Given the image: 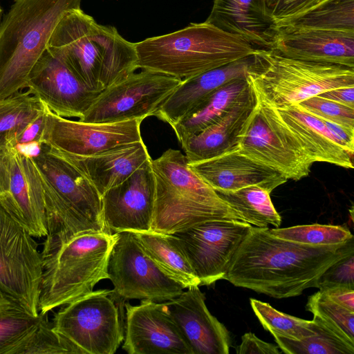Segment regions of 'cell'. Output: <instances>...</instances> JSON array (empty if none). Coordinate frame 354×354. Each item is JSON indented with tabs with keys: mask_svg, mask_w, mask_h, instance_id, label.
Masks as SVG:
<instances>
[{
	"mask_svg": "<svg viewBox=\"0 0 354 354\" xmlns=\"http://www.w3.org/2000/svg\"><path fill=\"white\" fill-rule=\"evenodd\" d=\"M156 198L151 231L173 234L213 220L246 222L189 166L179 150L151 159Z\"/></svg>",
	"mask_w": 354,
	"mask_h": 354,
	"instance_id": "cell-5",
	"label": "cell"
},
{
	"mask_svg": "<svg viewBox=\"0 0 354 354\" xmlns=\"http://www.w3.org/2000/svg\"><path fill=\"white\" fill-rule=\"evenodd\" d=\"M30 157L39 172L46 214L48 234L44 247L84 233L108 232L101 196L75 165L44 144Z\"/></svg>",
	"mask_w": 354,
	"mask_h": 354,
	"instance_id": "cell-3",
	"label": "cell"
},
{
	"mask_svg": "<svg viewBox=\"0 0 354 354\" xmlns=\"http://www.w3.org/2000/svg\"><path fill=\"white\" fill-rule=\"evenodd\" d=\"M252 86L256 103L241 129L238 151L287 180L307 176L313 162L277 109Z\"/></svg>",
	"mask_w": 354,
	"mask_h": 354,
	"instance_id": "cell-9",
	"label": "cell"
},
{
	"mask_svg": "<svg viewBox=\"0 0 354 354\" xmlns=\"http://www.w3.org/2000/svg\"><path fill=\"white\" fill-rule=\"evenodd\" d=\"M47 50L96 93L138 68L135 43L126 40L115 27L97 24L81 8L64 15L53 32Z\"/></svg>",
	"mask_w": 354,
	"mask_h": 354,
	"instance_id": "cell-2",
	"label": "cell"
},
{
	"mask_svg": "<svg viewBox=\"0 0 354 354\" xmlns=\"http://www.w3.org/2000/svg\"><path fill=\"white\" fill-rule=\"evenodd\" d=\"M142 120L84 122L58 116L46 107L41 143L65 154L93 156L142 140L140 133Z\"/></svg>",
	"mask_w": 354,
	"mask_h": 354,
	"instance_id": "cell-15",
	"label": "cell"
},
{
	"mask_svg": "<svg viewBox=\"0 0 354 354\" xmlns=\"http://www.w3.org/2000/svg\"><path fill=\"white\" fill-rule=\"evenodd\" d=\"M318 95L354 109V86L337 88L323 92Z\"/></svg>",
	"mask_w": 354,
	"mask_h": 354,
	"instance_id": "cell-46",
	"label": "cell"
},
{
	"mask_svg": "<svg viewBox=\"0 0 354 354\" xmlns=\"http://www.w3.org/2000/svg\"><path fill=\"white\" fill-rule=\"evenodd\" d=\"M354 253V238L337 245H312L276 237L268 227H253L229 264L224 279L235 286L277 299L318 288L331 265Z\"/></svg>",
	"mask_w": 354,
	"mask_h": 354,
	"instance_id": "cell-1",
	"label": "cell"
},
{
	"mask_svg": "<svg viewBox=\"0 0 354 354\" xmlns=\"http://www.w3.org/2000/svg\"><path fill=\"white\" fill-rule=\"evenodd\" d=\"M330 286L354 288V253L335 262L321 275L318 288Z\"/></svg>",
	"mask_w": 354,
	"mask_h": 354,
	"instance_id": "cell-40",
	"label": "cell"
},
{
	"mask_svg": "<svg viewBox=\"0 0 354 354\" xmlns=\"http://www.w3.org/2000/svg\"><path fill=\"white\" fill-rule=\"evenodd\" d=\"M134 233L146 253L165 274L184 288L200 286L199 279L173 234L153 231Z\"/></svg>",
	"mask_w": 354,
	"mask_h": 354,
	"instance_id": "cell-29",
	"label": "cell"
},
{
	"mask_svg": "<svg viewBox=\"0 0 354 354\" xmlns=\"http://www.w3.org/2000/svg\"><path fill=\"white\" fill-rule=\"evenodd\" d=\"M306 309L354 347V312L332 301L319 290L308 297Z\"/></svg>",
	"mask_w": 354,
	"mask_h": 354,
	"instance_id": "cell-36",
	"label": "cell"
},
{
	"mask_svg": "<svg viewBox=\"0 0 354 354\" xmlns=\"http://www.w3.org/2000/svg\"><path fill=\"white\" fill-rule=\"evenodd\" d=\"M50 324L48 313L35 316L19 307L0 311V354H38Z\"/></svg>",
	"mask_w": 354,
	"mask_h": 354,
	"instance_id": "cell-28",
	"label": "cell"
},
{
	"mask_svg": "<svg viewBox=\"0 0 354 354\" xmlns=\"http://www.w3.org/2000/svg\"><path fill=\"white\" fill-rule=\"evenodd\" d=\"M11 149L0 147V197L6 199L9 195Z\"/></svg>",
	"mask_w": 354,
	"mask_h": 354,
	"instance_id": "cell-45",
	"label": "cell"
},
{
	"mask_svg": "<svg viewBox=\"0 0 354 354\" xmlns=\"http://www.w3.org/2000/svg\"><path fill=\"white\" fill-rule=\"evenodd\" d=\"M276 109L313 163L323 162L353 169V156L337 143L320 118L298 104Z\"/></svg>",
	"mask_w": 354,
	"mask_h": 354,
	"instance_id": "cell-26",
	"label": "cell"
},
{
	"mask_svg": "<svg viewBox=\"0 0 354 354\" xmlns=\"http://www.w3.org/2000/svg\"><path fill=\"white\" fill-rule=\"evenodd\" d=\"M189 166L216 192H233L256 185L271 193L287 181L277 171L238 150L189 163Z\"/></svg>",
	"mask_w": 354,
	"mask_h": 354,
	"instance_id": "cell-21",
	"label": "cell"
},
{
	"mask_svg": "<svg viewBox=\"0 0 354 354\" xmlns=\"http://www.w3.org/2000/svg\"><path fill=\"white\" fill-rule=\"evenodd\" d=\"M317 324L316 333L300 340L273 335L279 348L286 354H353L350 346L329 329L317 316L313 319Z\"/></svg>",
	"mask_w": 354,
	"mask_h": 354,
	"instance_id": "cell-34",
	"label": "cell"
},
{
	"mask_svg": "<svg viewBox=\"0 0 354 354\" xmlns=\"http://www.w3.org/2000/svg\"><path fill=\"white\" fill-rule=\"evenodd\" d=\"M319 289L332 301L354 312V288L344 286H330Z\"/></svg>",
	"mask_w": 354,
	"mask_h": 354,
	"instance_id": "cell-43",
	"label": "cell"
},
{
	"mask_svg": "<svg viewBox=\"0 0 354 354\" xmlns=\"http://www.w3.org/2000/svg\"><path fill=\"white\" fill-rule=\"evenodd\" d=\"M321 120L337 143L353 156L354 131L348 130L339 124Z\"/></svg>",
	"mask_w": 354,
	"mask_h": 354,
	"instance_id": "cell-44",
	"label": "cell"
},
{
	"mask_svg": "<svg viewBox=\"0 0 354 354\" xmlns=\"http://www.w3.org/2000/svg\"><path fill=\"white\" fill-rule=\"evenodd\" d=\"M44 109L28 91L0 99V147L14 148L19 136Z\"/></svg>",
	"mask_w": 354,
	"mask_h": 354,
	"instance_id": "cell-32",
	"label": "cell"
},
{
	"mask_svg": "<svg viewBox=\"0 0 354 354\" xmlns=\"http://www.w3.org/2000/svg\"><path fill=\"white\" fill-rule=\"evenodd\" d=\"M2 13H3V10H2V8H1V7L0 6V22L1 21V19Z\"/></svg>",
	"mask_w": 354,
	"mask_h": 354,
	"instance_id": "cell-48",
	"label": "cell"
},
{
	"mask_svg": "<svg viewBox=\"0 0 354 354\" xmlns=\"http://www.w3.org/2000/svg\"><path fill=\"white\" fill-rule=\"evenodd\" d=\"M60 153L86 177L101 196L151 158L142 140L89 156Z\"/></svg>",
	"mask_w": 354,
	"mask_h": 354,
	"instance_id": "cell-23",
	"label": "cell"
},
{
	"mask_svg": "<svg viewBox=\"0 0 354 354\" xmlns=\"http://www.w3.org/2000/svg\"><path fill=\"white\" fill-rule=\"evenodd\" d=\"M151 159L101 196L102 216L108 232L151 231L156 185Z\"/></svg>",
	"mask_w": 354,
	"mask_h": 354,
	"instance_id": "cell-17",
	"label": "cell"
},
{
	"mask_svg": "<svg viewBox=\"0 0 354 354\" xmlns=\"http://www.w3.org/2000/svg\"><path fill=\"white\" fill-rule=\"evenodd\" d=\"M17 307L21 308L0 290V311Z\"/></svg>",
	"mask_w": 354,
	"mask_h": 354,
	"instance_id": "cell-47",
	"label": "cell"
},
{
	"mask_svg": "<svg viewBox=\"0 0 354 354\" xmlns=\"http://www.w3.org/2000/svg\"><path fill=\"white\" fill-rule=\"evenodd\" d=\"M183 80L143 70L133 73L100 92L78 120L108 123L154 115Z\"/></svg>",
	"mask_w": 354,
	"mask_h": 354,
	"instance_id": "cell-12",
	"label": "cell"
},
{
	"mask_svg": "<svg viewBox=\"0 0 354 354\" xmlns=\"http://www.w3.org/2000/svg\"><path fill=\"white\" fill-rule=\"evenodd\" d=\"M46 115V107L44 105V110L17 138L15 147L41 143V138L45 127Z\"/></svg>",
	"mask_w": 354,
	"mask_h": 354,
	"instance_id": "cell-42",
	"label": "cell"
},
{
	"mask_svg": "<svg viewBox=\"0 0 354 354\" xmlns=\"http://www.w3.org/2000/svg\"><path fill=\"white\" fill-rule=\"evenodd\" d=\"M280 29L354 32V0H322L274 28Z\"/></svg>",
	"mask_w": 354,
	"mask_h": 354,
	"instance_id": "cell-31",
	"label": "cell"
},
{
	"mask_svg": "<svg viewBox=\"0 0 354 354\" xmlns=\"http://www.w3.org/2000/svg\"><path fill=\"white\" fill-rule=\"evenodd\" d=\"M11 166L9 195L5 200L17 217L34 238L48 234L46 221L39 213L26 174L22 153L11 148Z\"/></svg>",
	"mask_w": 354,
	"mask_h": 354,
	"instance_id": "cell-30",
	"label": "cell"
},
{
	"mask_svg": "<svg viewBox=\"0 0 354 354\" xmlns=\"http://www.w3.org/2000/svg\"><path fill=\"white\" fill-rule=\"evenodd\" d=\"M255 103L256 95L251 85V89L247 95L239 101L225 115L181 142L188 163L237 151L241 129Z\"/></svg>",
	"mask_w": 354,
	"mask_h": 354,
	"instance_id": "cell-24",
	"label": "cell"
},
{
	"mask_svg": "<svg viewBox=\"0 0 354 354\" xmlns=\"http://www.w3.org/2000/svg\"><path fill=\"white\" fill-rule=\"evenodd\" d=\"M252 55L183 80L154 115L171 127L223 85L236 79L247 78Z\"/></svg>",
	"mask_w": 354,
	"mask_h": 354,
	"instance_id": "cell-22",
	"label": "cell"
},
{
	"mask_svg": "<svg viewBox=\"0 0 354 354\" xmlns=\"http://www.w3.org/2000/svg\"><path fill=\"white\" fill-rule=\"evenodd\" d=\"M82 0H14L0 22V99L24 88L55 27Z\"/></svg>",
	"mask_w": 354,
	"mask_h": 354,
	"instance_id": "cell-6",
	"label": "cell"
},
{
	"mask_svg": "<svg viewBox=\"0 0 354 354\" xmlns=\"http://www.w3.org/2000/svg\"><path fill=\"white\" fill-rule=\"evenodd\" d=\"M250 89L247 78H239L212 92L171 126L178 141L181 143L215 123L246 96Z\"/></svg>",
	"mask_w": 354,
	"mask_h": 354,
	"instance_id": "cell-27",
	"label": "cell"
},
{
	"mask_svg": "<svg viewBox=\"0 0 354 354\" xmlns=\"http://www.w3.org/2000/svg\"><path fill=\"white\" fill-rule=\"evenodd\" d=\"M247 80L276 108L298 104L328 90L354 86V68L286 57L256 48Z\"/></svg>",
	"mask_w": 354,
	"mask_h": 354,
	"instance_id": "cell-8",
	"label": "cell"
},
{
	"mask_svg": "<svg viewBox=\"0 0 354 354\" xmlns=\"http://www.w3.org/2000/svg\"><path fill=\"white\" fill-rule=\"evenodd\" d=\"M113 291H92L64 305L55 313L52 328L80 354H113L124 337Z\"/></svg>",
	"mask_w": 354,
	"mask_h": 354,
	"instance_id": "cell-11",
	"label": "cell"
},
{
	"mask_svg": "<svg viewBox=\"0 0 354 354\" xmlns=\"http://www.w3.org/2000/svg\"><path fill=\"white\" fill-rule=\"evenodd\" d=\"M122 348L129 354H193L166 302L125 304Z\"/></svg>",
	"mask_w": 354,
	"mask_h": 354,
	"instance_id": "cell-18",
	"label": "cell"
},
{
	"mask_svg": "<svg viewBox=\"0 0 354 354\" xmlns=\"http://www.w3.org/2000/svg\"><path fill=\"white\" fill-rule=\"evenodd\" d=\"M0 197V290L30 314H39L41 256L38 244Z\"/></svg>",
	"mask_w": 354,
	"mask_h": 354,
	"instance_id": "cell-10",
	"label": "cell"
},
{
	"mask_svg": "<svg viewBox=\"0 0 354 354\" xmlns=\"http://www.w3.org/2000/svg\"><path fill=\"white\" fill-rule=\"evenodd\" d=\"M298 105L310 114L354 131V109L319 95L308 98Z\"/></svg>",
	"mask_w": 354,
	"mask_h": 354,
	"instance_id": "cell-38",
	"label": "cell"
},
{
	"mask_svg": "<svg viewBox=\"0 0 354 354\" xmlns=\"http://www.w3.org/2000/svg\"><path fill=\"white\" fill-rule=\"evenodd\" d=\"M135 46L138 68L183 80L251 56L256 49L205 21L147 38Z\"/></svg>",
	"mask_w": 354,
	"mask_h": 354,
	"instance_id": "cell-4",
	"label": "cell"
},
{
	"mask_svg": "<svg viewBox=\"0 0 354 354\" xmlns=\"http://www.w3.org/2000/svg\"><path fill=\"white\" fill-rule=\"evenodd\" d=\"M237 354H279V346L266 342L252 333H246L236 348Z\"/></svg>",
	"mask_w": 354,
	"mask_h": 354,
	"instance_id": "cell-41",
	"label": "cell"
},
{
	"mask_svg": "<svg viewBox=\"0 0 354 354\" xmlns=\"http://www.w3.org/2000/svg\"><path fill=\"white\" fill-rule=\"evenodd\" d=\"M26 88L55 115L79 119L100 93L91 91L47 48L32 69Z\"/></svg>",
	"mask_w": 354,
	"mask_h": 354,
	"instance_id": "cell-16",
	"label": "cell"
},
{
	"mask_svg": "<svg viewBox=\"0 0 354 354\" xmlns=\"http://www.w3.org/2000/svg\"><path fill=\"white\" fill-rule=\"evenodd\" d=\"M107 274L114 294L124 299L164 302L177 297L185 289L158 268L133 232L116 233Z\"/></svg>",
	"mask_w": 354,
	"mask_h": 354,
	"instance_id": "cell-13",
	"label": "cell"
},
{
	"mask_svg": "<svg viewBox=\"0 0 354 354\" xmlns=\"http://www.w3.org/2000/svg\"><path fill=\"white\" fill-rule=\"evenodd\" d=\"M268 232L281 239L312 245H330L345 243L354 238L346 226L311 224L275 227Z\"/></svg>",
	"mask_w": 354,
	"mask_h": 354,
	"instance_id": "cell-37",
	"label": "cell"
},
{
	"mask_svg": "<svg viewBox=\"0 0 354 354\" xmlns=\"http://www.w3.org/2000/svg\"><path fill=\"white\" fill-rule=\"evenodd\" d=\"M322 0H261L264 16L274 28Z\"/></svg>",
	"mask_w": 354,
	"mask_h": 354,
	"instance_id": "cell-39",
	"label": "cell"
},
{
	"mask_svg": "<svg viewBox=\"0 0 354 354\" xmlns=\"http://www.w3.org/2000/svg\"><path fill=\"white\" fill-rule=\"evenodd\" d=\"M252 225L247 222L213 220L201 223L173 235L200 281L209 286L224 279L237 248Z\"/></svg>",
	"mask_w": 354,
	"mask_h": 354,
	"instance_id": "cell-14",
	"label": "cell"
},
{
	"mask_svg": "<svg viewBox=\"0 0 354 354\" xmlns=\"http://www.w3.org/2000/svg\"><path fill=\"white\" fill-rule=\"evenodd\" d=\"M199 286L187 288L165 301L193 354H228L231 338L226 327L212 315Z\"/></svg>",
	"mask_w": 354,
	"mask_h": 354,
	"instance_id": "cell-19",
	"label": "cell"
},
{
	"mask_svg": "<svg viewBox=\"0 0 354 354\" xmlns=\"http://www.w3.org/2000/svg\"><path fill=\"white\" fill-rule=\"evenodd\" d=\"M205 21L252 46L273 48L274 26L264 16L261 0H214Z\"/></svg>",
	"mask_w": 354,
	"mask_h": 354,
	"instance_id": "cell-25",
	"label": "cell"
},
{
	"mask_svg": "<svg viewBox=\"0 0 354 354\" xmlns=\"http://www.w3.org/2000/svg\"><path fill=\"white\" fill-rule=\"evenodd\" d=\"M218 196L239 212L252 225L279 227L281 218L274 208L270 192L259 186H249L233 192H216Z\"/></svg>",
	"mask_w": 354,
	"mask_h": 354,
	"instance_id": "cell-33",
	"label": "cell"
},
{
	"mask_svg": "<svg viewBox=\"0 0 354 354\" xmlns=\"http://www.w3.org/2000/svg\"><path fill=\"white\" fill-rule=\"evenodd\" d=\"M116 233L88 232L43 248L39 313L45 314L93 290L108 279L109 255Z\"/></svg>",
	"mask_w": 354,
	"mask_h": 354,
	"instance_id": "cell-7",
	"label": "cell"
},
{
	"mask_svg": "<svg viewBox=\"0 0 354 354\" xmlns=\"http://www.w3.org/2000/svg\"><path fill=\"white\" fill-rule=\"evenodd\" d=\"M272 49L295 59L354 68V32L277 30Z\"/></svg>",
	"mask_w": 354,
	"mask_h": 354,
	"instance_id": "cell-20",
	"label": "cell"
},
{
	"mask_svg": "<svg viewBox=\"0 0 354 354\" xmlns=\"http://www.w3.org/2000/svg\"><path fill=\"white\" fill-rule=\"evenodd\" d=\"M250 301L260 323L272 335L300 340L317 331V324L313 319L308 321L279 312L269 304L255 299L251 298Z\"/></svg>",
	"mask_w": 354,
	"mask_h": 354,
	"instance_id": "cell-35",
	"label": "cell"
}]
</instances>
